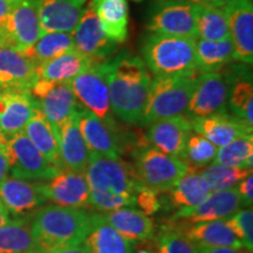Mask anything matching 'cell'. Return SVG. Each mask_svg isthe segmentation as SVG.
Here are the masks:
<instances>
[{"instance_id":"cell-1","label":"cell","mask_w":253,"mask_h":253,"mask_svg":"<svg viewBox=\"0 0 253 253\" xmlns=\"http://www.w3.org/2000/svg\"><path fill=\"white\" fill-rule=\"evenodd\" d=\"M103 63L113 114L123 122L138 125L151 84L147 66L142 58L126 50Z\"/></svg>"},{"instance_id":"cell-2","label":"cell","mask_w":253,"mask_h":253,"mask_svg":"<svg viewBox=\"0 0 253 253\" xmlns=\"http://www.w3.org/2000/svg\"><path fill=\"white\" fill-rule=\"evenodd\" d=\"M32 233L41 252L82 244L91 227V213L84 209L48 205L37 211Z\"/></svg>"},{"instance_id":"cell-3","label":"cell","mask_w":253,"mask_h":253,"mask_svg":"<svg viewBox=\"0 0 253 253\" xmlns=\"http://www.w3.org/2000/svg\"><path fill=\"white\" fill-rule=\"evenodd\" d=\"M196 39L149 32L141 46L142 60L155 77H196Z\"/></svg>"},{"instance_id":"cell-4","label":"cell","mask_w":253,"mask_h":253,"mask_svg":"<svg viewBox=\"0 0 253 253\" xmlns=\"http://www.w3.org/2000/svg\"><path fill=\"white\" fill-rule=\"evenodd\" d=\"M196 77H155L138 125L149 126L160 120L186 113Z\"/></svg>"},{"instance_id":"cell-5","label":"cell","mask_w":253,"mask_h":253,"mask_svg":"<svg viewBox=\"0 0 253 253\" xmlns=\"http://www.w3.org/2000/svg\"><path fill=\"white\" fill-rule=\"evenodd\" d=\"M243 65L230 66L229 63L218 72L196 75L194 90L186 109L188 118H205L227 112L231 86Z\"/></svg>"},{"instance_id":"cell-6","label":"cell","mask_w":253,"mask_h":253,"mask_svg":"<svg viewBox=\"0 0 253 253\" xmlns=\"http://www.w3.org/2000/svg\"><path fill=\"white\" fill-rule=\"evenodd\" d=\"M84 178L89 189L110 191L135 201L138 188L143 185L135 167L121 158H110L90 153Z\"/></svg>"},{"instance_id":"cell-7","label":"cell","mask_w":253,"mask_h":253,"mask_svg":"<svg viewBox=\"0 0 253 253\" xmlns=\"http://www.w3.org/2000/svg\"><path fill=\"white\" fill-rule=\"evenodd\" d=\"M134 157L140 181L157 191H168L190 169L182 158L164 154L148 143L141 144Z\"/></svg>"},{"instance_id":"cell-8","label":"cell","mask_w":253,"mask_h":253,"mask_svg":"<svg viewBox=\"0 0 253 253\" xmlns=\"http://www.w3.org/2000/svg\"><path fill=\"white\" fill-rule=\"evenodd\" d=\"M103 62L91 63L81 74L73 79L71 86L81 107L94 114L113 130L119 131L110 107L108 84Z\"/></svg>"},{"instance_id":"cell-9","label":"cell","mask_w":253,"mask_h":253,"mask_svg":"<svg viewBox=\"0 0 253 253\" xmlns=\"http://www.w3.org/2000/svg\"><path fill=\"white\" fill-rule=\"evenodd\" d=\"M198 4L188 0H157L148 15V31L197 39L196 15Z\"/></svg>"},{"instance_id":"cell-10","label":"cell","mask_w":253,"mask_h":253,"mask_svg":"<svg viewBox=\"0 0 253 253\" xmlns=\"http://www.w3.org/2000/svg\"><path fill=\"white\" fill-rule=\"evenodd\" d=\"M7 155L12 177L25 181H49L60 172L32 144L24 131L8 138Z\"/></svg>"},{"instance_id":"cell-11","label":"cell","mask_w":253,"mask_h":253,"mask_svg":"<svg viewBox=\"0 0 253 253\" xmlns=\"http://www.w3.org/2000/svg\"><path fill=\"white\" fill-rule=\"evenodd\" d=\"M4 47L26 52L42 36L37 0H20L12 8L0 32Z\"/></svg>"},{"instance_id":"cell-12","label":"cell","mask_w":253,"mask_h":253,"mask_svg":"<svg viewBox=\"0 0 253 253\" xmlns=\"http://www.w3.org/2000/svg\"><path fill=\"white\" fill-rule=\"evenodd\" d=\"M72 36L74 49L93 63L106 61L118 49L119 43L104 33L100 19L90 4L82 11Z\"/></svg>"},{"instance_id":"cell-13","label":"cell","mask_w":253,"mask_h":253,"mask_svg":"<svg viewBox=\"0 0 253 253\" xmlns=\"http://www.w3.org/2000/svg\"><path fill=\"white\" fill-rule=\"evenodd\" d=\"M31 94L54 131L60 123L77 113L81 107L72 89L71 82H48L38 79L32 87Z\"/></svg>"},{"instance_id":"cell-14","label":"cell","mask_w":253,"mask_h":253,"mask_svg":"<svg viewBox=\"0 0 253 253\" xmlns=\"http://www.w3.org/2000/svg\"><path fill=\"white\" fill-rule=\"evenodd\" d=\"M229 21L233 59L252 65L253 62V5L252 0H224Z\"/></svg>"},{"instance_id":"cell-15","label":"cell","mask_w":253,"mask_h":253,"mask_svg":"<svg viewBox=\"0 0 253 253\" xmlns=\"http://www.w3.org/2000/svg\"><path fill=\"white\" fill-rule=\"evenodd\" d=\"M238 189L232 188L223 191L210 192L203 202L194 208L179 209L172 216V220L183 223H198L217 219H225L242 208Z\"/></svg>"},{"instance_id":"cell-16","label":"cell","mask_w":253,"mask_h":253,"mask_svg":"<svg viewBox=\"0 0 253 253\" xmlns=\"http://www.w3.org/2000/svg\"><path fill=\"white\" fill-rule=\"evenodd\" d=\"M63 171L84 175L90 151L82 137L78 123V112L59 125L55 130Z\"/></svg>"},{"instance_id":"cell-17","label":"cell","mask_w":253,"mask_h":253,"mask_svg":"<svg viewBox=\"0 0 253 253\" xmlns=\"http://www.w3.org/2000/svg\"><path fill=\"white\" fill-rule=\"evenodd\" d=\"M192 130L203 135L217 148H221L239 137L252 135L253 126L227 112L205 118H189Z\"/></svg>"},{"instance_id":"cell-18","label":"cell","mask_w":253,"mask_h":253,"mask_svg":"<svg viewBox=\"0 0 253 253\" xmlns=\"http://www.w3.org/2000/svg\"><path fill=\"white\" fill-rule=\"evenodd\" d=\"M192 131L188 116L177 115L150 125L145 141L164 154L181 158Z\"/></svg>"},{"instance_id":"cell-19","label":"cell","mask_w":253,"mask_h":253,"mask_svg":"<svg viewBox=\"0 0 253 253\" xmlns=\"http://www.w3.org/2000/svg\"><path fill=\"white\" fill-rule=\"evenodd\" d=\"M39 109L31 91L0 90V132L6 138L23 131Z\"/></svg>"},{"instance_id":"cell-20","label":"cell","mask_w":253,"mask_h":253,"mask_svg":"<svg viewBox=\"0 0 253 253\" xmlns=\"http://www.w3.org/2000/svg\"><path fill=\"white\" fill-rule=\"evenodd\" d=\"M41 185L47 201H52L55 205L77 209L90 207V189L84 175L60 171Z\"/></svg>"},{"instance_id":"cell-21","label":"cell","mask_w":253,"mask_h":253,"mask_svg":"<svg viewBox=\"0 0 253 253\" xmlns=\"http://www.w3.org/2000/svg\"><path fill=\"white\" fill-rule=\"evenodd\" d=\"M78 123L88 150L110 158H120L122 140L120 131L113 130L84 107L78 110Z\"/></svg>"},{"instance_id":"cell-22","label":"cell","mask_w":253,"mask_h":253,"mask_svg":"<svg viewBox=\"0 0 253 253\" xmlns=\"http://www.w3.org/2000/svg\"><path fill=\"white\" fill-rule=\"evenodd\" d=\"M37 80V66L25 53L0 47V90L31 91Z\"/></svg>"},{"instance_id":"cell-23","label":"cell","mask_w":253,"mask_h":253,"mask_svg":"<svg viewBox=\"0 0 253 253\" xmlns=\"http://www.w3.org/2000/svg\"><path fill=\"white\" fill-rule=\"evenodd\" d=\"M41 31L72 33L87 0H37Z\"/></svg>"},{"instance_id":"cell-24","label":"cell","mask_w":253,"mask_h":253,"mask_svg":"<svg viewBox=\"0 0 253 253\" xmlns=\"http://www.w3.org/2000/svg\"><path fill=\"white\" fill-rule=\"evenodd\" d=\"M171 225L181 231L196 246L244 249L242 242L226 225L224 219L198 221V223L179 221L178 225H173V224Z\"/></svg>"},{"instance_id":"cell-25","label":"cell","mask_w":253,"mask_h":253,"mask_svg":"<svg viewBox=\"0 0 253 253\" xmlns=\"http://www.w3.org/2000/svg\"><path fill=\"white\" fill-rule=\"evenodd\" d=\"M0 201L14 214L30 212L47 201L41 183L7 177L0 184Z\"/></svg>"},{"instance_id":"cell-26","label":"cell","mask_w":253,"mask_h":253,"mask_svg":"<svg viewBox=\"0 0 253 253\" xmlns=\"http://www.w3.org/2000/svg\"><path fill=\"white\" fill-rule=\"evenodd\" d=\"M104 220L120 235L131 242L148 240L154 236V221L141 210L121 208L101 213Z\"/></svg>"},{"instance_id":"cell-27","label":"cell","mask_w":253,"mask_h":253,"mask_svg":"<svg viewBox=\"0 0 253 253\" xmlns=\"http://www.w3.org/2000/svg\"><path fill=\"white\" fill-rule=\"evenodd\" d=\"M89 253H132V242L110 226L101 213H91V227L84 239Z\"/></svg>"},{"instance_id":"cell-28","label":"cell","mask_w":253,"mask_h":253,"mask_svg":"<svg viewBox=\"0 0 253 253\" xmlns=\"http://www.w3.org/2000/svg\"><path fill=\"white\" fill-rule=\"evenodd\" d=\"M90 5L100 19L107 37L116 43L128 38L129 8L126 0H91Z\"/></svg>"},{"instance_id":"cell-29","label":"cell","mask_w":253,"mask_h":253,"mask_svg":"<svg viewBox=\"0 0 253 253\" xmlns=\"http://www.w3.org/2000/svg\"><path fill=\"white\" fill-rule=\"evenodd\" d=\"M196 28L197 39L219 41L230 38L224 0L216 2H199L196 15Z\"/></svg>"},{"instance_id":"cell-30","label":"cell","mask_w":253,"mask_h":253,"mask_svg":"<svg viewBox=\"0 0 253 253\" xmlns=\"http://www.w3.org/2000/svg\"><path fill=\"white\" fill-rule=\"evenodd\" d=\"M24 134L32 142V144L43 155L50 164L60 171H63L59 155V145L54 129L47 121L40 109H37L24 128Z\"/></svg>"},{"instance_id":"cell-31","label":"cell","mask_w":253,"mask_h":253,"mask_svg":"<svg viewBox=\"0 0 253 253\" xmlns=\"http://www.w3.org/2000/svg\"><path fill=\"white\" fill-rule=\"evenodd\" d=\"M91 63L86 56L72 49L37 67V77L48 82H71Z\"/></svg>"},{"instance_id":"cell-32","label":"cell","mask_w":253,"mask_h":253,"mask_svg":"<svg viewBox=\"0 0 253 253\" xmlns=\"http://www.w3.org/2000/svg\"><path fill=\"white\" fill-rule=\"evenodd\" d=\"M167 192L170 204L179 210L196 207L203 202L211 191L203 177L194 168H190L189 171Z\"/></svg>"},{"instance_id":"cell-33","label":"cell","mask_w":253,"mask_h":253,"mask_svg":"<svg viewBox=\"0 0 253 253\" xmlns=\"http://www.w3.org/2000/svg\"><path fill=\"white\" fill-rule=\"evenodd\" d=\"M196 71L202 73L218 72L232 61L233 45L230 38L219 41L196 39Z\"/></svg>"},{"instance_id":"cell-34","label":"cell","mask_w":253,"mask_h":253,"mask_svg":"<svg viewBox=\"0 0 253 253\" xmlns=\"http://www.w3.org/2000/svg\"><path fill=\"white\" fill-rule=\"evenodd\" d=\"M0 253H42L32 233L31 221L18 218L0 229Z\"/></svg>"},{"instance_id":"cell-35","label":"cell","mask_w":253,"mask_h":253,"mask_svg":"<svg viewBox=\"0 0 253 253\" xmlns=\"http://www.w3.org/2000/svg\"><path fill=\"white\" fill-rule=\"evenodd\" d=\"M227 109L231 114L253 126V84L249 65L242 66L231 86Z\"/></svg>"},{"instance_id":"cell-36","label":"cell","mask_w":253,"mask_h":253,"mask_svg":"<svg viewBox=\"0 0 253 253\" xmlns=\"http://www.w3.org/2000/svg\"><path fill=\"white\" fill-rule=\"evenodd\" d=\"M74 49L72 33L49 32L43 33L30 49L24 52L37 67Z\"/></svg>"},{"instance_id":"cell-37","label":"cell","mask_w":253,"mask_h":253,"mask_svg":"<svg viewBox=\"0 0 253 253\" xmlns=\"http://www.w3.org/2000/svg\"><path fill=\"white\" fill-rule=\"evenodd\" d=\"M253 136L248 135L218 148L213 162L237 169L252 170Z\"/></svg>"},{"instance_id":"cell-38","label":"cell","mask_w":253,"mask_h":253,"mask_svg":"<svg viewBox=\"0 0 253 253\" xmlns=\"http://www.w3.org/2000/svg\"><path fill=\"white\" fill-rule=\"evenodd\" d=\"M196 171L203 177L211 192L236 188L238 183L252 173V170L237 169L216 163H212L204 169L198 168Z\"/></svg>"},{"instance_id":"cell-39","label":"cell","mask_w":253,"mask_h":253,"mask_svg":"<svg viewBox=\"0 0 253 253\" xmlns=\"http://www.w3.org/2000/svg\"><path fill=\"white\" fill-rule=\"evenodd\" d=\"M217 150L216 145L211 143L203 135L192 131L181 158L190 168L198 169L212 163Z\"/></svg>"},{"instance_id":"cell-40","label":"cell","mask_w":253,"mask_h":253,"mask_svg":"<svg viewBox=\"0 0 253 253\" xmlns=\"http://www.w3.org/2000/svg\"><path fill=\"white\" fill-rule=\"evenodd\" d=\"M226 225L232 230L249 252L253 249V212L252 207L239 209L232 216L225 218Z\"/></svg>"},{"instance_id":"cell-41","label":"cell","mask_w":253,"mask_h":253,"mask_svg":"<svg viewBox=\"0 0 253 253\" xmlns=\"http://www.w3.org/2000/svg\"><path fill=\"white\" fill-rule=\"evenodd\" d=\"M160 253H196V245L172 225L164 226L157 238Z\"/></svg>"},{"instance_id":"cell-42","label":"cell","mask_w":253,"mask_h":253,"mask_svg":"<svg viewBox=\"0 0 253 253\" xmlns=\"http://www.w3.org/2000/svg\"><path fill=\"white\" fill-rule=\"evenodd\" d=\"M89 199L90 207L99 209L103 212L135 205V201H132L130 198L123 197L121 195L114 194V192L110 191H102V190L90 189Z\"/></svg>"},{"instance_id":"cell-43","label":"cell","mask_w":253,"mask_h":253,"mask_svg":"<svg viewBox=\"0 0 253 253\" xmlns=\"http://www.w3.org/2000/svg\"><path fill=\"white\" fill-rule=\"evenodd\" d=\"M135 205L140 208L142 212L147 214V216L156 213L161 209L158 191L143 184L136 191Z\"/></svg>"},{"instance_id":"cell-44","label":"cell","mask_w":253,"mask_h":253,"mask_svg":"<svg viewBox=\"0 0 253 253\" xmlns=\"http://www.w3.org/2000/svg\"><path fill=\"white\" fill-rule=\"evenodd\" d=\"M239 196L242 198V203L244 207H252L253 202V177L252 173L243 179L242 182L237 185Z\"/></svg>"},{"instance_id":"cell-45","label":"cell","mask_w":253,"mask_h":253,"mask_svg":"<svg viewBox=\"0 0 253 253\" xmlns=\"http://www.w3.org/2000/svg\"><path fill=\"white\" fill-rule=\"evenodd\" d=\"M9 172V162L7 148L6 145H0V184L4 179L7 178Z\"/></svg>"},{"instance_id":"cell-46","label":"cell","mask_w":253,"mask_h":253,"mask_svg":"<svg viewBox=\"0 0 253 253\" xmlns=\"http://www.w3.org/2000/svg\"><path fill=\"white\" fill-rule=\"evenodd\" d=\"M248 252L243 251V249L211 248V246H196V253H248Z\"/></svg>"},{"instance_id":"cell-47","label":"cell","mask_w":253,"mask_h":253,"mask_svg":"<svg viewBox=\"0 0 253 253\" xmlns=\"http://www.w3.org/2000/svg\"><path fill=\"white\" fill-rule=\"evenodd\" d=\"M14 4L9 0H0V32L4 30L6 21H7V18Z\"/></svg>"},{"instance_id":"cell-48","label":"cell","mask_w":253,"mask_h":253,"mask_svg":"<svg viewBox=\"0 0 253 253\" xmlns=\"http://www.w3.org/2000/svg\"><path fill=\"white\" fill-rule=\"evenodd\" d=\"M46 253H89V250L87 249V246L84 245V243H82V244L67 246V248H60Z\"/></svg>"},{"instance_id":"cell-49","label":"cell","mask_w":253,"mask_h":253,"mask_svg":"<svg viewBox=\"0 0 253 253\" xmlns=\"http://www.w3.org/2000/svg\"><path fill=\"white\" fill-rule=\"evenodd\" d=\"M9 221L8 218V212H4V211H0V229L2 226H5Z\"/></svg>"},{"instance_id":"cell-50","label":"cell","mask_w":253,"mask_h":253,"mask_svg":"<svg viewBox=\"0 0 253 253\" xmlns=\"http://www.w3.org/2000/svg\"><path fill=\"white\" fill-rule=\"evenodd\" d=\"M7 141H8L7 138H6L5 136L0 132V145H6L7 144Z\"/></svg>"},{"instance_id":"cell-51","label":"cell","mask_w":253,"mask_h":253,"mask_svg":"<svg viewBox=\"0 0 253 253\" xmlns=\"http://www.w3.org/2000/svg\"><path fill=\"white\" fill-rule=\"evenodd\" d=\"M0 211H4V212H8V211L6 210V208L4 207V204L1 203V201H0Z\"/></svg>"},{"instance_id":"cell-52","label":"cell","mask_w":253,"mask_h":253,"mask_svg":"<svg viewBox=\"0 0 253 253\" xmlns=\"http://www.w3.org/2000/svg\"><path fill=\"white\" fill-rule=\"evenodd\" d=\"M201 2H216V1H221V0H199Z\"/></svg>"},{"instance_id":"cell-53","label":"cell","mask_w":253,"mask_h":253,"mask_svg":"<svg viewBox=\"0 0 253 253\" xmlns=\"http://www.w3.org/2000/svg\"><path fill=\"white\" fill-rule=\"evenodd\" d=\"M137 253H154V252L149 251V250H141V251H138Z\"/></svg>"},{"instance_id":"cell-54","label":"cell","mask_w":253,"mask_h":253,"mask_svg":"<svg viewBox=\"0 0 253 253\" xmlns=\"http://www.w3.org/2000/svg\"><path fill=\"white\" fill-rule=\"evenodd\" d=\"M0 47H4V42H2V38L0 36Z\"/></svg>"},{"instance_id":"cell-55","label":"cell","mask_w":253,"mask_h":253,"mask_svg":"<svg viewBox=\"0 0 253 253\" xmlns=\"http://www.w3.org/2000/svg\"><path fill=\"white\" fill-rule=\"evenodd\" d=\"M9 1H11V2H13V4L15 5V4H17V2L20 1V0H9Z\"/></svg>"},{"instance_id":"cell-56","label":"cell","mask_w":253,"mask_h":253,"mask_svg":"<svg viewBox=\"0 0 253 253\" xmlns=\"http://www.w3.org/2000/svg\"><path fill=\"white\" fill-rule=\"evenodd\" d=\"M188 1H192V2H201L199 0H188Z\"/></svg>"},{"instance_id":"cell-57","label":"cell","mask_w":253,"mask_h":253,"mask_svg":"<svg viewBox=\"0 0 253 253\" xmlns=\"http://www.w3.org/2000/svg\"><path fill=\"white\" fill-rule=\"evenodd\" d=\"M132 1H142V0H132Z\"/></svg>"}]
</instances>
